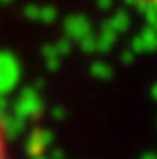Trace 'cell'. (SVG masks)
<instances>
[{
	"instance_id": "obj_2",
	"label": "cell",
	"mask_w": 157,
	"mask_h": 159,
	"mask_svg": "<svg viewBox=\"0 0 157 159\" xmlns=\"http://www.w3.org/2000/svg\"><path fill=\"white\" fill-rule=\"evenodd\" d=\"M130 2H134L137 7H146V9L157 11V0H130Z\"/></svg>"
},
{
	"instance_id": "obj_1",
	"label": "cell",
	"mask_w": 157,
	"mask_h": 159,
	"mask_svg": "<svg viewBox=\"0 0 157 159\" xmlns=\"http://www.w3.org/2000/svg\"><path fill=\"white\" fill-rule=\"evenodd\" d=\"M0 159H12V143H9V132L2 116H0Z\"/></svg>"
}]
</instances>
